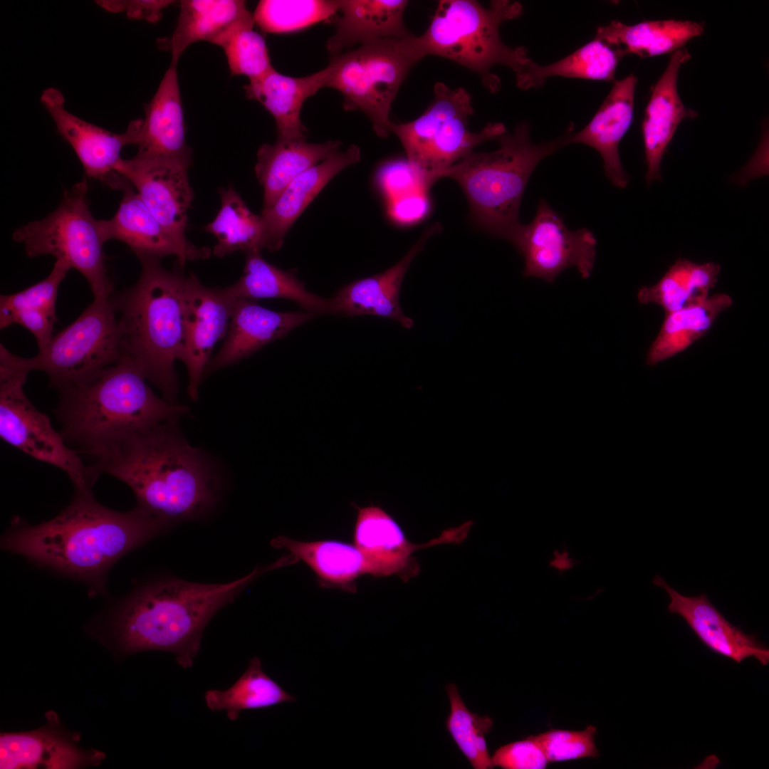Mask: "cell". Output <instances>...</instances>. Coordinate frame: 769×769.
<instances>
[{"label":"cell","mask_w":769,"mask_h":769,"mask_svg":"<svg viewBox=\"0 0 769 769\" xmlns=\"http://www.w3.org/2000/svg\"><path fill=\"white\" fill-rule=\"evenodd\" d=\"M255 24V21L236 23L214 43L224 49L231 74L246 75L249 81L274 68L263 37L253 30Z\"/></svg>","instance_id":"cell-41"},{"label":"cell","mask_w":769,"mask_h":769,"mask_svg":"<svg viewBox=\"0 0 769 769\" xmlns=\"http://www.w3.org/2000/svg\"><path fill=\"white\" fill-rule=\"evenodd\" d=\"M622 57L617 48L595 37L553 63L541 66L533 61L523 72L516 75V82L520 89L528 90L543 85L552 76L612 81Z\"/></svg>","instance_id":"cell-36"},{"label":"cell","mask_w":769,"mask_h":769,"mask_svg":"<svg viewBox=\"0 0 769 769\" xmlns=\"http://www.w3.org/2000/svg\"><path fill=\"white\" fill-rule=\"evenodd\" d=\"M511 244L524 258L525 277L553 283L569 267L583 278L595 266L597 239L586 228L570 230L545 199H540L533 221L521 225Z\"/></svg>","instance_id":"cell-13"},{"label":"cell","mask_w":769,"mask_h":769,"mask_svg":"<svg viewBox=\"0 0 769 769\" xmlns=\"http://www.w3.org/2000/svg\"><path fill=\"white\" fill-rule=\"evenodd\" d=\"M146 380L133 362L122 357L92 381L58 392L54 413L60 432L88 465L131 434L188 412L187 407L158 397Z\"/></svg>","instance_id":"cell-4"},{"label":"cell","mask_w":769,"mask_h":769,"mask_svg":"<svg viewBox=\"0 0 769 769\" xmlns=\"http://www.w3.org/2000/svg\"><path fill=\"white\" fill-rule=\"evenodd\" d=\"M377 174L378 186L389 200L419 191L428 192L429 189L422 174L407 157L384 162Z\"/></svg>","instance_id":"cell-44"},{"label":"cell","mask_w":769,"mask_h":769,"mask_svg":"<svg viewBox=\"0 0 769 769\" xmlns=\"http://www.w3.org/2000/svg\"><path fill=\"white\" fill-rule=\"evenodd\" d=\"M582 562L581 559L571 553L567 545L564 543L552 550L548 560V567L558 575L562 576L574 570Z\"/></svg>","instance_id":"cell-48"},{"label":"cell","mask_w":769,"mask_h":769,"mask_svg":"<svg viewBox=\"0 0 769 769\" xmlns=\"http://www.w3.org/2000/svg\"><path fill=\"white\" fill-rule=\"evenodd\" d=\"M357 511L354 528V544L372 564L375 577L399 575L404 581L414 577L419 565L412 554L421 548L444 542L462 540L469 528L461 526L445 530L431 541L416 545L409 542L397 522L381 507L355 506Z\"/></svg>","instance_id":"cell-16"},{"label":"cell","mask_w":769,"mask_h":769,"mask_svg":"<svg viewBox=\"0 0 769 769\" xmlns=\"http://www.w3.org/2000/svg\"><path fill=\"white\" fill-rule=\"evenodd\" d=\"M704 27L703 22L674 19L647 21L634 25L612 21L599 26L595 37L617 48L623 56L635 54L648 58L673 53L700 36Z\"/></svg>","instance_id":"cell-30"},{"label":"cell","mask_w":769,"mask_h":769,"mask_svg":"<svg viewBox=\"0 0 769 769\" xmlns=\"http://www.w3.org/2000/svg\"><path fill=\"white\" fill-rule=\"evenodd\" d=\"M491 763L503 769H544L548 761L539 743L530 736L498 748Z\"/></svg>","instance_id":"cell-45"},{"label":"cell","mask_w":769,"mask_h":769,"mask_svg":"<svg viewBox=\"0 0 769 769\" xmlns=\"http://www.w3.org/2000/svg\"><path fill=\"white\" fill-rule=\"evenodd\" d=\"M446 691L450 703L446 728L454 743L474 768H493L486 741V735L493 728V719L470 711L455 684L446 685Z\"/></svg>","instance_id":"cell-39"},{"label":"cell","mask_w":769,"mask_h":769,"mask_svg":"<svg viewBox=\"0 0 769 769\" xmlns=\"http://www.w3.org/2000/svg\"><path fill=\"white\" fill-rule=\"evenodd\" d=\"M427 193L419 191L389 200V215L395 221L403 224L420 221L429 210Z\"/></svg>","instance_id":"cell-46"},{"label":"cell","mask_w":769,"mask_h":769,"mask_svg":"<svg viewBox=\"0 0 769 769\" xmlns=\"http://www.w3.org/2000/svg\"><path fill=\"white\" fill-rule=\"evenodd\" d=\"M426 56L419 36L380 38L331 56L325 88L338 90L347 111L360 110L375 134L391 133V108L407 75Z\"/></svg>","instance_id":"cell-8"},{"label":"cell","mask_w":769,"mask_h":769,"mask_svg":"<svg viewBox=\"0 0 769 769\" xmlns=\"http://www.w3.org/2000/svg\"><path fill=\"white\" fill-rule=\"evenodd\" d=\"M121 357L116 313L108 298H94L72 323L25 362L30 372H44L49 387L59 392L92 381Z\"/></svg>","instance_id":"cell-12"},{"label":"cell","mask_w":769,"mask_h":769,"mask_svg":"<svg viewBox=\"0 0 769 769\" xmlns=\"http://www.w3.org/2000/svg\"><path fill=\"white\" fill-rule=\"evenodd\" d=\"M732 305L729 295L716 293L698 305L665 314L647 351V365L654 366L687 349L704 337L718 316Z\"/></svg>","instance_id":"cell-35"},{"label":"cell","mask_w":769,"mask_h":769,"mask_svg":"<svg viewBox=\"0 0 769 769\" xmlns=\"http://www.w3.org/2000/svg\"><path fill=\"white\" fill-rule=\"evenodd\" d=\"M596 734L595 726H587L583 731L550 729L533 738L540 746L548 763H552L597 758Z\"/></svg>","instance_id":"cell-43"},{"label":"cell","mask_w":769,"mask_h":769,"mask_svg":"<svg viewBox=\"0 0 769 769\" xmlns=\"http://www.w3.org/2000/svg\"><path fill=\"white\" fill-rule=\"evenodd\" d=\"M653 584L664 589L670 598L667 609L681 616L689 628L711 652L741 663L755 658L761 665L769 663V649L753 634L733 625L702 593L694 597L681 595L656 575Z\"/></svg>","instance_id":"cell-21"},{"label":"cell","mask_w":769,"mask_h":769,"mask_svg":"<svg viewBox=\"0 0 769 769\" xmlns=\"http://www.w3.org/2000/svg\"><path fill=\"white\" fill-rule=\"evenodd\" d=\"M137 282L108 297L116 315L122 357L133 362L164 399L177 403L179 384L174 362L183 337V291L187 276L168 271L160 260L138 258Z\"/></svg>","instance_id":"cell-5"},{"label":"cell","mask_w":769,"mask_h":769,"mask_svg":"<svg viewBox=\"0 0 769 769\" xmlns=\"http://www.w3.org/2000/svg\"><path fill=\"white\" fill-rule=\"evenodd\" d=\"M225 288L236 298L256 300L286 298L298 303L303 310L317 315L332 314L330 298L308 291L293 273L269 263L260 251L246 253L242 276L237 282Z\"/></svg>","instance_id":"cell-32"},{"label":"cell","mask_w":769,"mask_h":769,"mask_svg":"<svg viewBox=\"0 0 769 769\" xmlns=\"http://www.w3.org/2000/svg\"><path fill=\"white\" fill-rule=\"evenodd\" d=\"M572 126L551 141L535 144L530 139L529 123L521 122L512 133L506 132L497 139L496 150L472 151L439 172L436 181L449 177L457 182L476 224L511 243L522 225L520 205L531 174L543 159L570 144Z\"/></svg>","instance_id":"cell-6"},{"label":"cell","mask_w":769,"mask_h":769,"mask_svg":"<svg viewBox=\"0 0 769 769\" xmlns=\"http://www.w3.org/2000/svg\"><path fill=\"white\" fill-rule=\"evenodd\" d=\"M435 222L427 227L407 253L396 264L376 275L356 280L340 288L330 302L332 315L345 317L372 315L398 322L411 329L413 320L407 316L399 303L404 276L415 256L423 250L427 239L441 231Z\"/></svg>","instance_id":"cell-20"},{"label":"cell","mask_w":769,"mask_h":769,"mask_svg":"<svg viewBox=\"0 0 769 769\" xmlns=\"http://www.w3.org/2000/svg\"><path fill=\"white\" fill-rule=\"evenodd\" d=\"M602 590H603L602 588H598V589L594 590L592 592H589L588 595H587V596H585V597H576L575 598L578 599L577 600H580V601L592 600L595 599V597H597V596H599L602 593Z\"/></svg>","instance_id":"cell-49"},{"label":"cell","mask_w":769,"mask_h":769,"mask_svg":"<svg viewBox=\"0 0 769 769\" xmlns=\"http://www.w3.org/2000/svg\"><path fill=\"white\" fill-rule=\"evenodd\" d=\"M99 4L112 12L125 11L127 16L136 19H145L150 22L157 21L163 9L172 1H100Z\"/></svg>","instance_id":"cell-47"},{"label":"cell","mask_w":769,"mask_h":769,"mask_svg":"<svg viewBox=\"0 0 769 769\" xmlns=\"http://www.w3.org/2000/svg\"><path fill=\"white\" fill-rule=\"evenodd\" d=\"M204 701L211 711L226 713L234 721L244 710L268 708L286 702H295L296 698L285 691L262 668L258 656L249 661L244 673L226 690H208Z\"/></svg>","instance_id":"cell-38"},{"label":"cell","mask_w":769,"mask_h":769,"mask_svg":"<svg viewBox=\"0 0 769 769\" xmlns=\"http://www.w3.org/2000/svg\"><path fill=\"white\" fill-rule=\"evenodd\" d=\"M177 63L171 62L152 100L145 105L137 146L139 159L192 164V152L185 138Z\"/></svg>","instance_id":"cell-22"},{"label":"cell","mask_w":769,"mask_h":769,"mask_svg":"<svg viewBox=\"0 0 769 769\" xmlns=\"http://www.w3.org/2000/svg\"><path fill=\"white\" fill-rule=\"evenodd\" d=\"M271 545L287 549L305 562L323 585L353 592L358 577L364 574L375 576L372 564L355 544L334 540L303 542L278 536Z\"/></svg>","instance_id":"cell-31"},{"label":"cell","mask_w":769,"mask_h":769,"mask_svg":"<svg viewBox=\"0 0 769 769\" xmlns=\"http://www.w3.org/2000/svg\"><path fill=\"white\" fill-rule=\"evenodd\" d=\"M177 421L131 434L90 465L124 482L136 506L171 528L204 518L221 498L214 468L187 443Z\"/></svg>","instance_id":"cell-2"},{"label":"cell","mask_w":769,"mask_h":769,"mask_svg":"<svg viewBox=\"0 0 769 769\" xmlns=\"http://www.w3.org/2000/svg\"><path fill=\"white\" fill-rule=\"evenodd\" d=\"M171 527L137 506L108 508L93 491H75L54 518L36 525L15 516L1 538V548L38 566L86 585L89 595L104 594L107 575L124 555Z\"/></svg>","instance_id":"cell-1"},{"label":"cell","mask_w":769,"mask_h":769,"mask_svg":"<svg viewBox=\"0 0 769 769\" xmlns=\"http://www.w3.org/2000/svg\"><path fill=\"white\" fill-rule=\"evenodd\" d=\"M221 206L215 218L204 230L217 240L213 253L217 257L236 251H261L266 249L264 227L261 215L253 214L233 186L220 188Z\"/></svg>","instance_id":"cell-37"},{"label":"cell","mask_w":769,"mask_h":769,"mask_svg":"<svg viewBox=\"0 0 769 769\" xmlns=\"http://www.w3.org/2000/svg\"><path fill=\"white\" fill-rule=\"evenodd\" d=\"M274 568L273 564L256 567L226 583H199L169 576L148 580L110 606L108 633L123 654L168 652L180 666L189 668L211 618L255 578Z\"/></svg>","instance_id":"cell-3"},{"label":"cell","mask_w":769,"mask_h":769,"mask_svg":"<svg viewBox=\"0 0 769 769\" xmlns=\"http://www.w3.org/2000/svg\"><path fill=\"white\" fill-rule=\"evenodd\" d=\"M340 140L310 143L282 140L264 144L258 150L256 176L263 188V206H271L299 174L339 151Z\"/></svg>","instance_id":"cell-29"},{"label":"cell","mask_w":769,"mask_h":769,"mask_svg":"<svg viewBox=\"0 0 769 769\" xmlns=\"http://www.w3.org/2000/svg\"><path fill=\"white\" fill-rule=\"evenodd\" d=\"M254 21L245 1L239 0H183L176 28L169 41L172 61L177 63L192 43H211L236 23Z\"/></svg>","instance_id":"cell-33"},{"label":"cell","mask_w":769,"mask_h":769,"mask_svg":"<svg viewBox=\"0 0 769 769\" xmlns=\"http://www.w3.org/2000/svg\"><path fill=\"white\" fill-rule=\"evenodd\" d=\"M721 268L713 261L699 263L679 258L657 283L642 286L637 300L642 304L659 305L664 315L698 305L710 296Z\"/></svg>","instance_id":"cell-34"},{"label":"cell","mask_w":769,"mask_h":769,"mask_svg":"<svg viewBox=\"0 0 769 769\" xmlns=\"http://www.w3.org/2000/svg\"><path fill=\"white\" fill-rule=\"evenodd\" d=\"M41 100L59 135L73 148L86 175L121 190L125 179L115 169L122 159V150L127 145H137L142 118L130 122L125 132L113 133L68 111L62 93L56 88L45 90Z\"/></svg>","instance_id":"cell-15"},{"label":"cell","mask_w":769,"mask_h":769,"mask_svg":"<svg viewBox=\"0 0 769 769\" xmlns=\"http://www.w3.org/2000/svg\"><path fill=\"white\" fill-rule=\"evenodd\" d=\"M406 0H339L333 18L335 33L326 48L331 56L370 41L412 35L404 23Z\"/></svg>","instance_id":"cell-27"},{"label":"cell","mask_w":769,"mask_h":769,"mask_svg":"<svg viewBox=\"0 0 769 769\" xmlns=\"http://www.w3.org/2000/svg\"><path fill=\"white\" fill-rule=\"evenodd\" d=\"M43 726L26 732L2 733L0 736V768L73 769L98 765L105 755L86 750L60 726L57 715L49 711Z\"/></svg>","instance_id":"cell-19"},{"label":"cell","mask_w":769,"mask_h":769,"mask_svg":"<svg viewBox=\"0 0 769 769\" xmlns=\"http://www.w3.org/2000/svg\"><path fill=\"white\" fill-rule=\"evenodd\" d=\"M189 167L170 160L122 159L115 172L127 180L155 218L172 234L187 239L188 211L194 199Z\"/></svg>","instance_id":"cell-18"},{"label":"cell","mask_w":769,"mask_h":769,"mask_svg":"<svg viewBox=\"0 0 769 769\" xmlns=\"http://www.w3.org/2000/svg\"><path fill=\"white\" fill-rule=\"evenodd\" d=\"M71 269L63 260H56L47 277L19 292L1 295L0 328L11 325L14 316L24 313L56 315V298L60 284Z\"/></svg>","instance_id":"cell-42"},{"label":"cell","mask_w":769,"mask_h":769,"mask_svg":"<svg viewBox=\"0 0 769 769\" xmlns=\"http://www.w3.org/2000/svg\"><path fill=\"white\" fill-rule=\"evenodd\" d=\"M434 97L415 120L393 122L390 130L400 140L411 164L423 176L429 189L436 175L471 152L479 144L497 140L506 132L500 122H488L478 132L469 129L474 114L471 97L464 88L434 84Z\"/></svg>","instance_id":"cell-9"},{"label":"cell","mask_w":769,"mask_h":769,"mask_svg":"<svg viewBox=\"0 0 769 769\" xmlns=\"http://www.w3.org/2000/svg\"><path fill=\"white\" fill-rule=\"evenodd\" d=\"M88 192L85 179L77 182L52 212L16 229L13 239L31 258L50 255L66 261L86 279L94 298H108L114 290L103 253L106 241L90 210Z\"/></svg>","instance_id":"cell-10"},{"label":"cell","mask_w":769,"mask_h":769,"mask_svg":"<svg viewBox=\"0 0 769 769\" xmlns=\"http://www.w3.org/2000/svg\"><path fill=\"white\" fill-rule=\"evenodd\" d=\"M236 298L226 289L204 286L192 273L183 291V337L179 360L189 375L188 393L198 398V389L215 344L227 333Z\"/></svg>","instance_id":"cell-14"},{"label":"cell","mask_w":769,"mask_h":769,"mask_svg":"<svg viewBox=\"0 0 769 769\" xmlns=\"http://www.w3.org/2000/svg\"><path fill=\"white\" fill-rule=\"evenodd\" d=\"M338 9L335 0H262L253 15L263 31L285 33L331 19Z\"/></svg>","instance_id":"cell-40"},{"label":"cell","mask_w":769,"mask_h":769,"mask_svg":"<svg viewBox=\"0 0 769 769\" xmlns=\"http://www.w3.org/2000/svg\"><path fill=\"white\" fill-rule=\"evenodd\" d=\"M30 371L24 357L0 345V436L31 457L62 470L75 491H93L100 475L65 441L49 417L23 391Z\"/></svg>","instance_id":"cell-11"},{"label":"cell","mask_w":769,"mask_h":769,"mask_svg":"<svg viewBox=\"0 0 769 769\" xmlns=\"http://www.w3.org/2000/svg\"><path fill=\"white\" fill-rule=\"evenodd\" d=\"M360 158V150L355 145L345 151H338L296 177L271 206L263 209L260 215L266 249H280L293 224L320 190L338 172L357 163Z\"/></svg>","instance_id":"cell-26"},{"label":"cell","mask_w":769,"mask_h":769,"mask_svg":"<svg viewBox=\"0 0 769 769\" xmlns=\"http://www.w3.org/2000/svg\"><path fill=\"white\" fill-rule=\"evenodd\" d=\"M316 316L305 310L277 312L258 305L256 300L236 298L226 340L204 373L239 362Z\"/></svg>","instance_id":"cell-23"},{"label":"cell","mask_w":769,"mask_h":769,"mask_svg":"<svg viewBox=\"0 0 769 769\" xmlns=\"http://www.w3.org/2000/svg\"><path fill=\"white\" fill-rule=\"evenodd\" d=\"M328 69L313 74L293 77L283 75L274 68L245 85L246 95L259 102L273 117L277 139L306 140V127L300 120L304 102L321 88H325Z\"/></svg>","instance_id":"cell-28"},{"label":"cell","mask_w":769,"mask_h":769,"mask_svg":"<svg viewBox=\"0 0 769 769\" xmlns=\"http://www.w3.org/2000/svg\"><path fill=\"white\" fill-rule=\"evenodd\" d=\"M637 82L633 73L615 81L590 122L572 132L570 139V144L582 143L596 150L602 158L605 176L622 189L627 186L629 176L622 167L619 145L632 122Z\"/></svg>","instance_id":"cell-24"},{"label":"cell","mask_w":769,"mask_h":769,"mask_svg":"<svg viewBox=\"0 0 769 769\" xmlns=\"http://www.w3.org/2000/svg\"><path fill=\"white\" fill-rule=\"evenodd\" d=\"M121 190L122 199L115 215L110 219L99 220L105 241L116 239L124 243L137 258L175 256L180 267L188 261L210 256L209 248L197 247L164 226L127 180Z\"/></svg>","instance_id":"cell-17"},{"label":"cell","mask_w":769,"mask_h":769,"mask_svg":"<svg viewBox=\"0 0 769 769\" xmlns=\"http://www.w3.org/2000/svg\"><path fill=\"white\" fill-rule=\"evenodd\" d=\"M523 13L516 1L493 0L483 6L474 0H441L426 31L419 36L427 56L447 58L476 73L491 93L501 88L496 65L516 75L533 62L523 46L511 47L501 39V26Z\"/></svg>","instance_id":"cell-7"},{"label":"cell","mask_w":769,"mask_h":769,"mask_svg":"<svg viewBox=\"0 0 769 769\" xmlns=\"http://www.w3.org/2000/svg\"><path fill=\"white\" fill-rule=\"evenodd\" d=\"M691 58L686 48L674 52L669 64L654 86L645 109L642 131L647 169L645 179L649 186L660 181L661 163L677 127L685 118H694L697 113L684 106L677 91L681 66Z\"/></svg>","instance_id":"cell-25"}]
</instances>
